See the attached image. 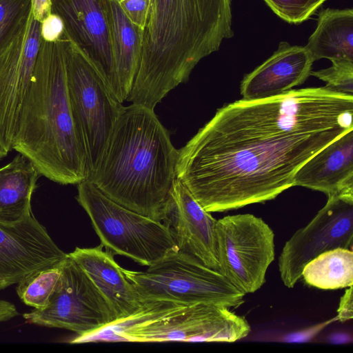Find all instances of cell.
<instances>
[{"label": "cell", "mask_w": 353, "mask_h": 353, "mask_svg": "<svg viewBox=\"0 0 353 353\" xmlns=\"http://www.w3.org/2000/svg\"><path fill=\"white\" fill-rule=\"evenodd\" d=\"M353 95L323 88L242 99L214 116L178 150L176 178L209 212L276 198L299 169L353 130Z\"/></svg>", "instance_id": "6da1fadb"}, {"label": "cell", "mask_w": 353, "mask_h": 353, "mask_svg": "<svg viewBox=\"0 0 353 353\" xmlns=\"http://www.w3.org/2000/svg\"><path fill=\"white\" fill-rule=\"evenodd\" d=\"M233 35L232 0H152L127 101L154 110Z\"/></svg>", "instance_id": "7a4b0ae2"}, {"label": "cell", "mask_w": 353, "mask_h": 353, "mask_svg": "<svg viewBox=\"0 0 353 353\" xmlns=\"http://www.w3.org/2000/svg\"><path fill=\"white\" fill-rule=\"evenodd\" d=\"M177 157L154 110L131 103L122 107L87 180L114 202L162 222L172 199Z\"/></svg>", "instance_id": "3957f363"}, {"label": "cell", "mask_w": 353, "mask_h": 353, "mask_svg": "<svg viewBox=\"0 0 353 353\" xmlns=\"http://www.w3.org/2000/svg\"><path fill=\"white\" fill-rule=\"evenodd\" d=\"M66 41L41 39L31 82L21 106L12 150L41 176L61 185L87 179L86 161L69 97Z\"/></svg>", "instance_id": "277c9868"}, {"label": "cell", "mask_w": 353, "mask_h": 353, "mask_svg": "<svg viewBox=\"0 0 353 353\" xmlns=\"http://www.w3.org/2000/svg\"><path fill=\"white\" fill-rule=\"evenodd\" d=\"M103 330L131 342L232 343L246 337L251 328L243 316L225 306L157 301L145 302L132 316Z\"/></svg>", "instance_id": "5b68a950"}, {"label": "cell", "mask_w": 353, "mask_h": 353, "mask_svg": "<svg viewBox=\"0 0 353 353\" xmlns=\"http://www.w3.org/2000/svg\"><path fill=\"white\" fill-rule=\"evenodd\" d=\"M141 300L168 301L183 305L210 303L236 307L245 294L219 270L178 250L168 252L144 271L123 269Z\"/></svg>", "instance_id": "8992f818"}, {"label": "cell", "mask_w": 353, "mask_h": 353, "mask_svg": "<svg viewBox=\"0 0 353 353\" xmlns=\"http://www.w3.org/2000/svg\"><path fill=\"white\" fill-rule=\"evenodd\" d=\"M77 190V200L89 216L101 245L112 254L150 266L176 248L161 221L114 202L89 180L78 183Z\"/></svg>", "instance_id": "52a82bcc"}, {"label": "cell", "mask_w": 353, "mask_h": 353, "mask_svg": "<svg viewBox=\"0 0 353 353\" xmlns=\"http://www.w3.org/2000/svg\"><path fill=\"white\" fill-rule=\"evenodd\" d=\"M66 38L69 97L85 157L88 179L97 167L123 105L86 52Z\"/></svg>", "instance_id": "ba28073f"}, {"label": "cell", "mask_w": 353, "mask_h": 353, "mask_svg": "<svg viewBox=\"0 0 353 353\" xmlns=\"http://www.w3.org/2000/svg\"><path fill=\"white\" fill-rule=\"evenodd\" d=\"M26 323L68 330L79 336L94 334L117 321V317L91 279L68 254L58 283L47 304L23 314Z\"/></svg>", "instance_id": "9c48e42d"}, {"label": "cell", "mask_w": 353, "mask_h": 353, "mask_svg": "<svg viewBox=\"0 0 353 353\" xmlns=\"http://www.w3.org/2000/svg\"><path fill=\"white\" fill-rule=\"evenodd\" d=\"M219 272L244 294L254 293L265 282L274 259V234L260 217L251 214L216 220Z\"/></svg>", "instance_id": "30bf717a"}, {"label": "cell", "mask_w": 353, "mask_h": 353, "mask_svg": "<svg viewBox=\"0 0 353 353\" xmlns=\"http://www.w3.org/2000/svg\"><path fill=\"white\" fill-rule=\"evenodd\" d=\"M352 243L353 199L327 196V203L314 217L285 242L279 257L282 282L289 288H294L308 262L328 250H352Z\"/></svg>", "instance_id": "8fae6325"}, {"label": "cell", "mask_w": 353, "mask_h": 353, "mask_svg": "<svg viewBox=\"0 0 353 353\" xmlns=\"http://www.w3.org/2000/svg\"><path fill=\"white\" fill-rule=\"evenodd\" d=\"M41 41V23L32 12L0 54V146L12 150L20 110L29 88Z\"/></svg>", "instance_id": "7c38bea8"}, {"label": "cell", "mask_w": 353, "mask_h": 353, "mask_svg": "<svg viewBox=\"0 0 353 353\" xmlns=\"http://www.w3.org/2000/svg\"><path fill=\"white\" fill-rule=\"evenodd\" d=\"M67 256L32 212L14 223L0 222V290Z\"/></svg>", "instance_id": "4fadbf2b"}, {"label": "cell", "mask_w": 353, "mask_h": 353, "mask_svg": "<svg viewBox=\"0 0 353 353\" xmlns=\"http://www.w3.org/2000/svg\"><path fill=\"white\" fill-rule=\"evenodd\" d=\"M51 12L63 22V34L86 52L119 98L107 0H51Z\"/></svg>", "instance_id": "5bb4252c"}, {"label": "cell", "mask_w": 353, "mask_h": 353, "mask_svg": "<svg viewBox=\"0 0 353 353\" xmlns=\"http://www.w3.org/2000/svg\"><path fill=\"white\" fill-rule=\"evenodd\" d=\"M163 223L176 248L192 256L203 264L219 270L215 219L176 178L172 199Z\"/></svg>", "instance_id": "9a60e30c"}, {"label": "cell", "mask_w": 353, "mask_h": 353, "mask_svg": "<svg viewBox=\"0 0 353 353\" xmlns=\"http://www.w3.org/2000/svg\"><path fill=\"white\" fill-rule=\"evenodd\" d=\"M313 60L305 46L283 41L274 54L243 79V99L257 100L285 93L310 76Z\"/></svg>", "instance_id": "2e32d148"}, {"label": "cell", "mask_w": 353, "mask_h": 353, "mask_svg": "<svg viewBox=\"0 0 353 353\" xmlns=\"http://www.w3.org/2000/svg\"><path fill=\"white\" fill-rule=\"evenodd\" d=\"M294 186L353 199V130L306 161L295 174Z\"/></svg>", "instance_id": "e0dca14e"}, {"label": "cell", "mask_w": 353, "mask_h": 353, "mask_svg": "<svg viewBox=\"0 0 353 353\" xmlns=\"http://www.w3.org/2000/svg\"><path fill=\"white\" fill-rule=\"evenodd\" d=\"M102 248L101 245L89 248L77 247L68 254L87 274L119 321L132 316L145 303L114 259L113 254Z\"/></svg>", "instance_id": "ac0fdd59"}, {"label": "cell", "mask_w": 353, "mask_h": 353, "mask_svg": "<svg viewBox=\"0 0 353 353\" xmlns=\"http://www.w3.org/2000/svg\"><path fill=\"white\" fill-rule=\"evenodd\" d=\"M107 12L119 99L123 103L137 71L143 31L130 21L117 0H107Z\"/></svg>", "instance_id": "d6986e66"}, {"label": "cell", "mask_w": 353, "mask_h": 353, "mask_svg": "<svg viewBox=\"0 0 353 353\" xmlns=\"http://www.w3.org/2000/svg\"><path fill=\"white\" fill-rule=\"evenodd\" d=\"M41 174L18 154L0 168V222L14 223L32 212L31 201Z\"/></svg>", "instance_id": "ffe728a7"}, {"label": "cell", "mask_w": 353, "mask_h": 353, "mask_svg": "<svg viewBox=\"0 0 353 353\" xmlns=\"http://www.w3.org/2000/svg\"><path fill=\"white\" fill-rule=\"evenodd\" d=\"M305 46L313 60L353 61V10H323Z\"/></svg>", "instance_id": "44dd1931"}, {"label": "cell", "mask_w": 353, "mask_h": 353, "mask_svg": "<svg viewBox=\"0 0 353 353\" xmlns=\"http://www.w3.org/2000/svg\"><path fill=\"white\" fill-rule=\"evenodd\" d=\"M301 278L310 286L336 290L353 285V252L347 248L326 251L308 262Z\"/></svg>", "instance_id": "7402d4cb"}, {"label": "cell", "mask_w": 353, "mask_h": 353, "mask_svg": "<svg viewBox=\"0 0 353 353\" xmlns=\"http://www.w3.org/2000/svg\"><path fill=\"white\" fill-rule=\"evenodd\" d=\"M64 261L37 270L17 283L16 292L20 300L34 309L43 308L58 283Z\"/></svg>", "instance_id": "603a6c76"}, {"label": "cell", "mask_w": 353, "mask_h": 353, "mask_svg": "<svg viewBox=\"0 0 353 353\" xmlns=\"http://www.w3.org/2000/svg\"><path fill=\"white\" fill-rule=\"evenodd\" d=\"M31 12V0H0V54L28 20Z\"/></svg>", "instance_id": "cb8c5ba5"}, {"label": "cell", "mask_w": 353, "mask_h": 353, "mask_svg": "<svg viewBox=\"0 0 353 353\" xmlns=\"http://www.w3.org/2000/svg\"><path fill=\"white\" fill-rule=\"evenodd\" d=\"M332 63L327 68L311 71L310 75L326 82L324 88L328 90L353 95V61L341 60Z\"/></svg>", "instance_id": "d4e9b609"}, {"label": "cell", "mask_w": 353, "mask_h": 353, "mask_svg": "<svg viewBox=\"0 0 353 353\" xmlns=\"http://www.w3.org/2000/svg\"><path fill=\"white\" fill-rule=\"evenodd\" d=\"M280 18L298 24L307 20L325 0H264Z\"/></svg>", "instance_id": "484cf974"}, {"label": "cell", "mask_w": 353, "mask_h": 353, "mask_svg": "<svg viewBox=\"0 0 353 353\" xmlns=\"http://www.w3.org/2000/svg\"><path fill=\"white\" fill-rule=\"evenodd\" d=\"M130 21L142 31L147 23L152 0H117Z\"/></svg>", "instance_id": "4316f807"}, {"label": "cell", "mask_w": 353, "mask_h": 353, "mask_svg": "<svg viewBox=\"0 0 353 353\" xmlns=\"http://www.w3.org/2000/svg\"><path fill=\"white\" fill-rule=\"evenodd\" d=\"M64 33V24L59 16L51 12L41 23V39L46 41L54 42L60 39Z\"/></svg>", "instance_id": "83f0119b"}, {"label": "cell", "mask_w": 353, "mask_h": 353, "mask_svg": "<svg viewBox=\"0 0 353 353\" xmlns=\"http://www.w3.org/2000/svg\"><path fill=\"white\" fill-rule=\"evenodd\" d=\"M352 287L346 288L344 294L341 297L337 310V318L340 322H345L353 318V297Z\"/></svg>", "instance_id": "f1b7e54d"}, {"label": "cell", "mask_w": 353, "mask_h": 353, "mask_svg": "<svg viewBox=\"0 0 353 353\" xmlns=\"http://www.w3.org/2000/svg\"><path fill=\"white\" fill-rule=\"evenodd\" d=\"M31 4L32 14L40 23L51 13V0H31Z\"/></svg>", "instance_id": "f546056e"}, {"label": "cell", "mask_w": 353, "mask_h": 353, "mask_svg": "<svg viewBox=\"0 0 353 353\" xmlns=\"http://www.w3.org/2000/svg\"><path fill=\"white\" fill-rule=\"evenodd\" d=\"M18 315L19 312L13 303L0 299V323L10 320Z\"/></svg>", "instance_id": "4dcf8cb0"}, {"label": "cell", "mask_w": 353, "mask_h": 353, "mask_svg": "<svg viewBox=\"0 0 353 353\" xmlns=\"http://www.w3.org/2000/svg\"><path fill=\"white\" fill-rule=\"evenodd\" d=\"M8 154V152L5 151L1 146H0V161L3 159L6 155Z\"/></svg>", "instance_id": "1f68e13d"}]
</instances>
